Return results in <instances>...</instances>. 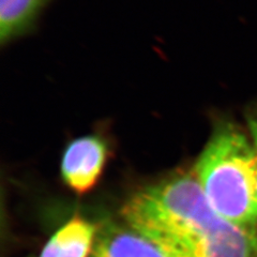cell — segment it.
Segmentation results:
<instances>
[{
    "label": "cell",
    "instance_id": "1",
    "mask_svg": "<svg viewBox=\"0 0 257 257\" xmlns=\"http://www.w3.org/2000/svg\"><path fill=\"white\" fill-rule=\"evenodd\" d=\"M121 215L170 257H257L256 232L216 213L194 174H176L136 192Z\"/></svg>",
    "mask_w": 257,
    "mask_h": 257
},
{
    "label": "cell",
    "instance_id": "2",
    "mask_svg": "<svg viewBox=\"0 0 257 257\" xmlns=\"http://www.w3.org/2000/svg\"><path fill=\"white\" fill-rule=\"evenodd\" d=\"M194 175L208 203L224 220L257 227V150L235 123L221 120L196 161Z\"/></svg>",
    "mask_w": 257,
    "mask_h": 257
},
{
    "label": "cell",
    "instance_id": "3",
    "mask_svg": "<svg viewBox=\"0 0 257 257\" xmlns=\"http://www.w3.org/2000/svg\"><path fill=\"white\" fill-rule=\"evenodd\" d=\"M107 154V145L99 136L87 135L71 142L61 161L63 181L77 194H85L98 182Z\"/></svg>",
    "mask_w": 257,
    "mask_h": 257
},
{
    "label": "cell",
    "instance_id": "4",
    "mask_svg": "<svg viewBox=\"0 0 257 257\" xmlns=\"http://www.w3.org/2000/svg\"><path fill=\"white\" fill-rule=\"evenodd\" d=\"M90 257H170L128 225L107 224L98 230Z\"/></svg>",
    "mask_w": 257,
    "mask_h": 257
},
{
    "label": "cell",
    "instance_id": "5",
    "mask_svg": "<svg viewBox=\"0 0 257 257\" xmlns=\"http://www.w3.org/2000/svg\"><path fill=\"white\" fill-rule=\"evenodd\" d=\"M98 229L80 215H74L47 241L40 257H90Z\"/></svg>",
    "mask_w": 257,
    "mask_h": 257
},
{
    "label": "cell",
    "instance_id": "6",
    "mask_svg": "<svg viewBox=\"0 0 257 257\" xmlns=\"http://www.w3.org/2000/svg\"><path fill=\"white\" fill-rule=\"evenodd\" d=\"M47 0H0V42L9 43L34 25Z\"/></svg>",
    "mask_w": 257,
    "mask_h": 257
},
{
    "label": "cell",
    "instance_id": "7",
    "mask_svg": "<svg viewBox=\"0 0 257 257\" xmlns=\"http://www.w3.org/2000/svg\"><path fill=\"white\" fill-rule=\"evenodd\" d=\"M247 126L251 141L257 150V111H251L247 116Z\"/></svg>",
    "mask_w": 257,
    "mask_h": 257
}]
</instances>
